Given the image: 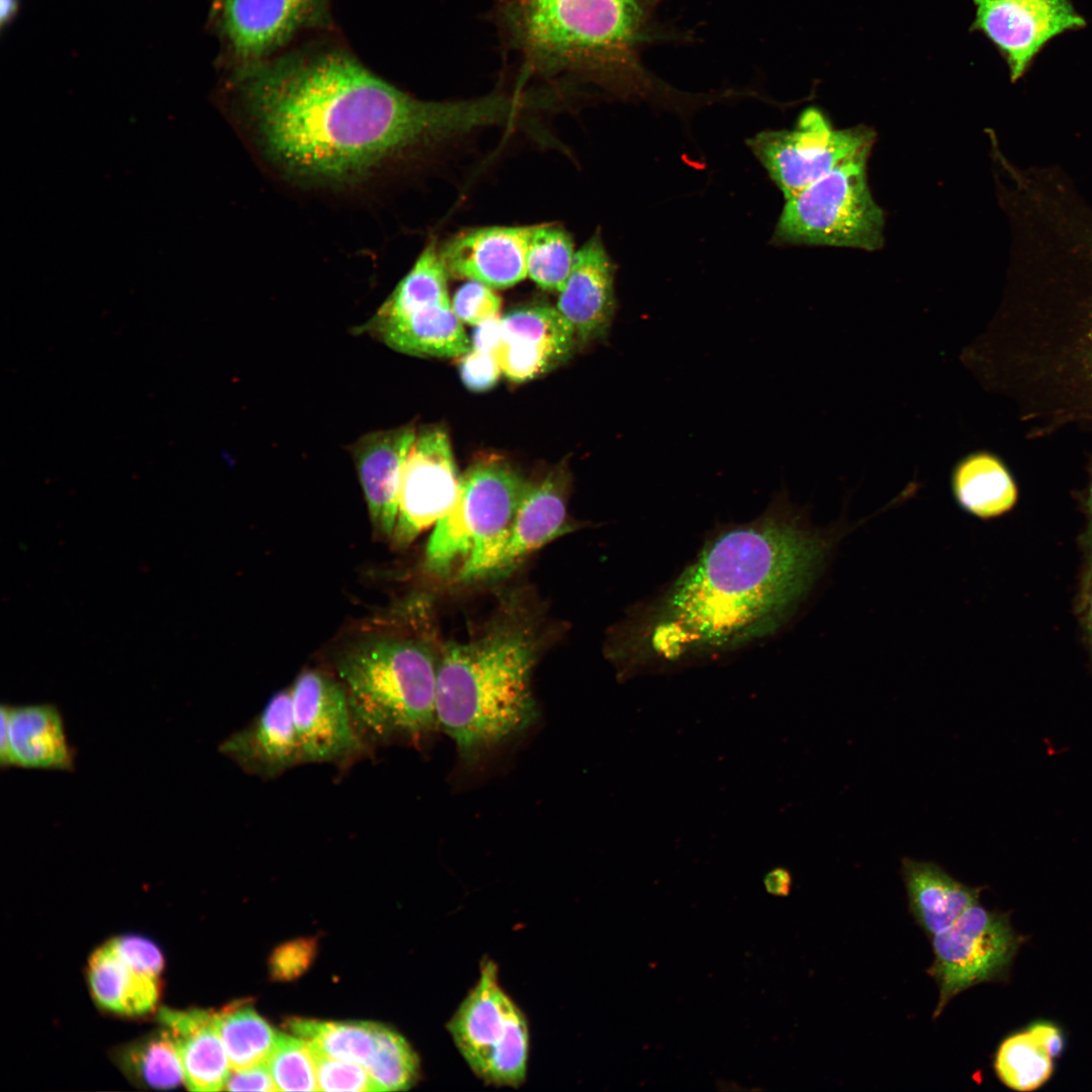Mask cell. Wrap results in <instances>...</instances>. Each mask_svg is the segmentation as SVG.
Here are the masks:
<instances>
[{
    "label": "cell",
    "mask_w": 1092,
    "mask_h": 1092,
    "mask_svg": "<svg viewBox=\"0 0 1092 1092\" xmlns=\"http://www.w3.org/2000/svg\"><path fill=\"white\" fill-rule=\"evenodd\" d=\"M231 79L268 158L312 183L357 181L399 154L522 112L519 97L502 92L421 100L332 41L279 53Z\"/></svg>",
    "instance_id": "1"
},
{
    "label": "cell",
    "mask_w": 1092,
    "mask_h": 1092,
    "mask_svg": "<svg viewBox=\"0 0 1092 1092\" xmlns=\"http://www.w3.org/2000/svg\"><path fill=\"white\" fill-rule=\"evenodd\" d=\"M848 532L818 528L783 498L756 519L713 535L656 598L615 632L612 654L676 663L747 647L795 616Z\"/></svg>",
    "instance_id": "2"
},
{
    "label": "cell",
    "mask_w": 1092,
    "mask_h": 1092,
    "mask_svg": "<svg viewBox=\"0 0 1092 1092\" xmlns=\"http://www.w3.org/2000/svg\"><path fill=\"white\" fill-rule=\"evenodd\" d=\"M656 0H498L494 20L523 77L586 82L640 93L653 81L639 61Z\"/></svg>",
    "instance_id": "3"
},
{
    "label": "cell",
    "mask_w": 1092,
    "mask_h": 1092,
    "mask_svg": "<svg viewBox=\"0 0 1092 1092\" xmlns=\"http://www.w3.org/2000/svg\"><path fill=\"white\" fill-rule=\"evenodd\" d=\"M535 657L533 635L518 626L445 647L437 665L436 724L462 757L473 759L533 723Z\"/></svg>",
    "instance_id": "4"
},
{
    "label": "cell",
    "mask_w": 1092,
    "mask_h": 1092,
    "mask_svg": "<svg viewBox=\"0 0 1092 1092\" xmlns=\"http://www.w3.org/2000/svg\"><path fill=\"white\" fill-rule=\"evenodd\" d=\"M437 665L428 647L395 636H373L345 651L337 674L362 738L413 741L437 728Z\"/></svg>",
    "instance_id": "5"
},
{
    "label": "cell",
    "mask_w": 1092,
    "mask_h": 1092,
    "mask_svg": "<svg viewBox=\"0 0 1092 1092\" xmlns=\"http://www.w3.org/2000/svg\"><path fill=\"white\" fill-rule=\"evenodd\" d=\"M868 156L847 161L787 199L772 241L879 250L884 212L868 185Z\"/></svg>",
    "instance_id": "6"
},
{
    "label": "cell",
    "mask_w": 1092,
    "mask_h": 1092,
    "mask_svg": "<svg viewBox=\"0 0 1092 1092\" xmlns=\"http://www.w3.org/2000/svg\"><path fill=\"white\" fill-rule=\"evenodd\" d=\"M474 1075L487 1085L518 1088L527 1076L530 1030L526 1015L498 981L488 958L479 977L446 1024Z\"/></svg>",
    "instance_id": "7"
},
{
    "label": "cell",
    "mask_w": 1092,
    "mask_h": 1092,
    "mask_svg": "<svg viewBox=\"0 0 1092 1092\" xmlns=\"http://www.w3.org/2000/svg\"><path fill=\"white\" fill-rule=\"evenodd\" d=\"M528 482L499 457L485 456L461 475L451 510L435 525L426 566L444 574L460 558L502 534L513 520Z\"/></svg>",
    "instance_id": "8"
},
{
    "label": "cell",
    "mask_w": 1092,
    "mask_h": 1092,
    "mask_svg": "<svg viewBox=\"0 0 1092 1092\" xmlns=\"http://www.w3.org/2000/svg\"><path fill=\"white\" fill-rule=\"evenodd\" d=\"M874 141L873 129L834 128L819 109L810 107L794 128L760 131L747 145L787 200L838 166L869 155Z\"/></svg>",
    "instance_id": "9"
},
{
    "label": "cell",
    "mask_w": 1092,
    "mask_h": 1092,
    "mask_svg": "<svg viewBox=\"0 0 1092 1092\" xmlns=\"http://www.w3.org/2000/svg\"><path fill=\"white\" fill-rule=\"evenodd\" d=\"M931 942L934 961L927 973L939 991L935 1019L961 992L1001 977L1019 946V937L1007 915L976 903L948 928L931 936Z\"/></svg>",
    "instance_id": "10"
},
{
    "label": "cell",
    "mask_w": 1092,
    "mask_h": 1092,
    "mask_svg": "<svg viewBox=\"0 0 1092 1092\" xmlns=\"http://www.w3.org/2000/svg\"><path fill=\"white\" fill-rule=\"evenodd\" d=\"M331 0H214L233 72L280 53L299 32L330 24Z\"/></svg>",
    "instance_id": "11"
},
{
    "label": "cell",
    "mask_w": 1092,
    "mask_h": 1092,
    "mask_svg": "<svg viewBox=\"0 0 1092 1092\" xmlns=\"http://www.w3.org/2000/svg\"><path fill=\"white\" fill-rule=\"evenodd\" d=\"M460 481L446 431L417 432L402 467L393 546L404 548L436 525L455 504Z\"/></svg>",
    "instance_id": "12"
},
{
    "label": "cell",
    "mask_w": 1092,
    "mask_h": 1092,
    "mask_svg": "<svg viewBox=\"0 0 1092 1092\" xmlns=\"http://www.w3.org/2000/svg\"><path fill=\"white\" fill-rule=\"evenodd\" d=\"M357 332L417 357L460 358L471 349L449 296L391 294Z\"/></svg>",
    "instance_id": "13"
},
{
    "label": "cell",
    "mask_w": 1092,
    "mask_h": 1092,
    "mask_svg": "<svg viewBox=\"0 0 1092 1092\" xmlns=\"http://www.w3.org/2000/svg\"><path fill=\"white\" fill-rule=\"evenodd\" d=\"M565 483L558 473L529 483L507 529L473 551L458 578L475 580L499 573L566 532Z\"/></svg>",
    "instance_id": "14"
},
{
    "label": "cell",
    "mask_w": 1092,
    "mask_h": 1092,
    "mask_svg": "<svg viewBox=\"0 0 1092 1092\" xmlns=\"http://www.w3.org/2000/svg\"><path fill=\"white\" fill-rule=\"evenodd\" d=\"M974 26L1005 59L1013 80L1020 78L1052 39L1085 26L1070 0H973Z\"/></svg>",
    "instance_id": "15"
},
{
    "label": "cell",
    "mask_w": 1092,
    "mask_h": 1092,
    "mask_svg": "<svg viewBox=\"0 0 1092 1092\" xmlns=\"http://www.w3.org/2000/svg\"><path fill=\"white\" fill-rule=\"evenodd\" d=\"M294 724L303 762H341L363 748L346 691L325 671L306 669L290 687Z\"/></svg>",
    "instance_id": "16"
},
{
    "label": "cell",
    "mask_w": 1092,
    "mask_h": 1092,
    "mask_svg": "<svg viewBox=\"0 0 1092 1092\" xmlns=\"http://www.w3.org/2000/svg\"><path fill=\"white\" fill-rule=\"evenodd\" d=\"M503 340L495 354L503 374L526 382L565 362L576 343L572 327L557 307L530 303L502 316Z\"/></svg>",
    "instance_id": "17"
},
{
    "label": "cell",
    "mask_w": 1092,
    "mask_h": 1092,
    "mask_svg": "<svg viewBox=\"0 0 1092 1092\" xmlns=\"http://www.w3.org/2000/svg\"><path fill=\"white\" fill-rule=\"evenodd\" d=\"M533 225L485 226L462 232L439 249L449 275L492 289L511 287L527 275V250Z\"/></svg>",
    "instance_id": "18"
},
{
    "label": "cell",
    "mask_w": 1092,
    "mask_h": 1092,
    "mask_svg": "<svg viewBox=\"0 0 1092 1092\" xmlns=\"http://www.w3.org/2000/svg\"><path fill=\"white\" fill-rule=\"evenodd\" d=\"M416 435L414 426L378 430L350 447L373 529L382 538L393 534L402 467Z\"/></svg>",
    "instance_id": "19"
},
{
    "label": "cell",
    "mask_w": 1092,
    "mask_h": 1092,
    "mask_svg": "<svg viewBox=\"0 0 1092 1092\" xmlns=\"http://www.w3.org/2000/svg\"><path fill=\"white\" fill-rule=\"evenodd\" d=\"M218 751L246 772L264 779L302 763L290 688L273 695L250 724L220 743Z\"/></svg>",
    "instance_id": "20"
},
{
    "label": "cell",
    "mask_w": 1092,
    "mask_h": 1092,
    "mask_svg": "<svg viewBox=\"0 0 1092 1092\" xmlns=\"http://www.w3.org/2000/svg\"><path fill=\"white\" fill-rule=\"evenodd\" d=\"M614 270L599 235L576 251L556 305L572 327L576 343L587 344L607 335L616 307Z\"/></svg>",
    "instance_id": "21"
},
{
    "label": "cell",
    "mask_w": 1092,
    "mask_h": 1092,
    "mask_svg": "<svg viewBox=\"0 0 1092 1092\" xmlns=\"http://www.w3.org/2000/svg\"><path fill=\"white\" fill-rule=\"evenodd\" d=\"M160 1019L174 1037L186 1087L191 1091L224 1089L232 1069L214 1013L163 1009Z\"/></svg>",
    "instance_id": "22"
},
{
    "label": "cell",
    "mask_w": 1092,
    "mask_h": 1092,
    "mask_svg": "<svg viewBox=\"0 0 1092 1092\" xmlns=\"http://www.w3.org/2000/svg\"><path fill=\"white\" fill-rule=\"evenodd\" d=\"M901 874L909 910L927 936L948 928L978 903L982 888L961 883L933 861L903 857Z\"/></svg>",
    "instance_id": "23"
},
{
    "label": "cell",
    "mask_w": 1092,
    "mask_h": 1092,
    "mask_svg": "<svg viewBox=\"0 0 1092 1092\" xmlns=\"http://www.w3.org/2000/svg\"><path fill=\"white\" fill-rule=\"evenodd\" d=\"M7 715L15 766L72 770L73 750L55 705H7Z\"/></svg>",
    "instance_id": "24"
},
{
    "label": "cell",
    "mask_w": 1092,
    "mask_h": 1092,
    "mask_svg": "<svg viewBox=\"0 0 1092 1092\" xmlns=\"http://www.w3.org/2000/svg\"><path fill=\"white\" fill-rule=\"evenodd\" d=\"M88 974L94 998L109 1011L123 1015L143 1014L157 1003L159 976L124 958L113 939L92 953Z\"/></svg>",
    "instance_id": "25"
},
{
    "label": "cell",
    "mask_w": 1092,
    "mask_h": 1092,
    "mask_svg": "<svg viewBox=\"0 0 1092 1092\" xmlns=\"http://www.w3.org/2000/svg\"><path fill=\"white\" fill-rule=\"evenodd\" d=\"M949 487L957 506L982 521L1003 516L1017 500V488L1010 473L997 457L987 452L961 458L950 472Z\"/></svg>",
    "instance_id": "26"
},
{
    "label": "cell",
    "mask_w": 1092,
    "mask_h": 1092,
    "mask_svg": "<svg viewBox=\"0 0 1092 1092\" xmlns=\"http://www.w3.org/2000/svg\"><path fill=\"white\" fill-rule=\"evenodd\" d=\"M214 1019L232 1071L267 1062L278 1033L249 1004L228 1006Z\"/></svg>",
    "instance_id": "27"
},
{
    "label": "cell",
    "mask_w": 1092,
    "mask_h": 1092,
    "mask_svg": "<svg viewBox=\"0 0 1092 1092\" xmlns=\"http://www.w3.org/2000/svg\"><path fill=\"white\" fill-rule=\"evenodd\" d=\"M287 1027L318 1052L342 1061L369 1065L376 1049L375 1022L290 1019Z\"/></svg>",
    "instance_id": "28"
},
{
    "label": "cell",
    "mask_w": 1092,
    "mask_h": 1092,
    "mask_svg": "<svg viewBox=\"0 0 1092 1092\" xmlns=\"http://www.w3.org/2000/svg\"><path fill=\"white\" fill-rule=\"evenodd\" d=\"M575 251L560 226L533 225L527 250V275L545 290L560 291L571 271Z\"/></svg>",
    "instance_id": "29"
},
{
    "label": "cell",
    "mask_w": 1092,
    "mask_h": 1092,
    "mask_svg": "<svg viewBox=\"0 0 1092 1092\" xmlns=\"http://www.w3.org/2000/svg\"><path fill=\"white\" fill-rule=\"evenodd\" d=\"M994 1068L999 1079L1016 1091L1041 1086L1053 1072V1058L1028 1031L1012 1034L998 1048Z\"/></svg>",
    "instance_id": "30"
},
{
    "label": "cell",
    "mask_w": 1092,
    "mask_h": 1092,
    "mask_svg": "<svg viewBox=\"0 0 1092 1092\" xmlns=\"http://www.w3.org/2000/svg\"><path fill=\"white\" fill-rule=\"evenodd\" d=\"M375 1053L366 1067L375 1091H403L420 1077V1059L393 1028L375 1022Z\"/></svg>",
    "instance_id": "31"
},
{
    "label": "cell",
    "mask_w": 1092,
    "mask_h": 1092,
    "mask_svg": "<svg viewBox=\"0 0 1092 1092\" xmlns=\"http://www.w3.org/2000/svg\"><path fill=\"white\" fill-rule=\"evenodd\" d=\"M121 1066L129 1076L153 1088L170 1089L183 1083V1072L171 1032L165 1028L121 1054Z\"/></svg>",
    "instance_id": "32"
},
{
    "label": "cell",
    "mask_w": 1092,
    "mask_h": 1092,
    "mask_svg": "<svg viewBox=\"0 0 1092 1092\" xmlns=\"http://www.w3.org/2000/svg\"><path fill=\"white\" fill-rule=\"evenodd\" d=\"M266 1063L277 1090H318L315 1061L306 1039L278 1033Z\"/></svg>",
    "instance_id": "33"
},
{
    "label": "cell",
    "mask_w": 1092,
    "mask_h": 1092,
    "mask_svg": "<svg viewBox=\"0 0 1092 1092\" xmlns=\"http://www.w3.org/2000/svg\"><path fill=\"white\" fill-rule=\"evenodd\" d=\"M316 1068L318 1090L375 1091L367 1070L358 1064L331 1058L309 1043Z\"/></svg>",
    "instance_id": "34"
},
{
    "label": "cell",
    "mask_w": 1092,
    "mask_h": 1092,
    "mask_svg": "<svg viewBox=\"0 0 1092 1092\" xmlns=\"http://www.w3.org/2000/svg\"><path fill=\"white\" fill-rule=\"evenodd\" d=\"M451 304L462 324L476 326L499 315L502 300L491 287L468 280L456 290Z\"/></svg>",
    "instance_id": "35"
},
{
    "label": "cell",
    "mask_w": 1092,
    "mask_h": 1092,
    "mask_svg": "<svg viewBox=\"0 0 1092 1092\" xmlns=\"http://www.w3.org/2000/svg\"><path fill=\"white\" fill-rule=\"evenodd\" d=\"M316 951L313 938H298L281 944L269 960L270 974L274 980L290 981L301 976L312 963Z\"/></svg>",
    "instance_id": "36"
},
{
    "label": "cell",
    "mask_w": 1092,
    "mask_h": 1092,
    "mask_svg": "<svg viewBox=\"0 0 1092 1092\" xmlns=\"http://www.w3.org/2000/svg\"><path fill=\"white\" fill-rule=\"evenodd\" d=\"M459 359L461 381L474 392L492 388L503 373L496 357L488 353L470 349Z\"/></svg>",
    "instance_id": "37"
},
{
    "label": "cell",
    "mask_w": 1092,
    "mask_h": 1092,
    "mask_svg": "<svg viewBox=\"0 0 1092 1092\" xmlns=\"http://www.w3.org/2000/svg\"><path fill=\"white\" fill-rule=\"evenodd\" d=\"M224 1089L230 1091H278L267 1063L232 1071Z\"/></svg>",
    "instance_id": "38"
},
{
    "label": "cell",
    "mask_w": 1092,
    "mask_h": 1092,
    "mask_svg": "<svg viewBox=\"0 0 1092 1092\" xmlns=\"http://www.w3.org/2000/svg\"><path fill=\"white\" fill-rule=\"evenodd\" d=\"M503 340L502 316L487 318L475 326L471 349L495 356Z\"/></svg>",
    "instance_id": "39"
},
{
    "label": "cell",
    "mask_w": 1092,
    "mask_h": 1092,
    "mask_svg": "<svg viewBox=\"0 0 1092 1092\" xmlns=\"http://www.w3.org/2000/svg\"><path fill=\"white\" fill-rule=\"evenodd\" d=\"M1028 1031L1038 1040L1052 1058L1061 1054L1064 1041L1058 1027L1048 1022H1037L1032 1024L1028 1028Z\"/></svg>",
    "instance_id": "40"
},
{
    "label": "cell",
    "mask_w": 1092,
    "mask_h": 1092,
    "mask_svg": "<svg viewBox=\"0 0 1092 1092\" xmlns=\"http://www.w3.org/2000/svg\"><path fill=\"white\" fill-rule=\"evenodd\" d=\"M763 886L768 894L777 897H786L792 890V874L783 867L774 868L765 874Z\"/></svg>",
    "instance_id": "41"
},
{
    "label": "cell",
    "mask_w": 1092,
    "mask_h": 1092,
    "mask_svg": "<svg viewBox=\"0 0 1092 1092\" xmlns=\"http://www.w3.org/2000/svg\"><path fill=\"white\" fill-rule=\"evenodd\" d=\"M1 728H0V764L1 767L15 766V761L11 749L7 705H2L0 709Z\"/></svg>",
    "instance_id": "42"
},
{
    "label": "cell",
    "mask_w": 1092,
    "mask_h": 1092,
    "mask_svg": "<svg viewBox=\"0 0 1092 1092\" xmlns=\"http://www.w3.org/2000/svg\"><path fill=\"white\" fill-rule=\"evenodd\" d=\"M1083 626L1085 631V638L1088 643L1090 654L1092 657V581L1088 592L1087 600L1083 610Z\"/></svg>",
    "instance_id": "43"
},
{
    "label": "cell",
    "mask_w": 1092,
    "mask_h": 1092,
    "mask_svg": "<svg viewBox=\"0 0 1092 1092\" xmlns=\"http://www.w3.org/2000/svg\"><path fill=\"white\" fill-rule=\"evenodd\" d=\"M18 0H0V24L4 27L16 14Z\"/></svg>",
    "instance_id": "44"
}]
</instances>
